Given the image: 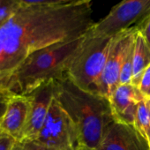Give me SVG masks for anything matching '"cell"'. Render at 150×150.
<instances>
[{
	"label": "cell",
	"mask_w": 150,
	"mask_h": 150,
	"mask_svg": "<svg viewBox=\"0 0 150 150\" xmlns=\"http://www.w3.org/2000/svg\"><path fill=\"white\" fill-rule=\"evenodd\" d=\"M93 1L21 6L0 27V71L13 72L34 52L84 36L96 23Z\"/></svg>",
	"instance_id": "obj_1"
},
{
	"label": "cell",
	"mask_w": 150,
	"mask_h": 150,
	"mask_svg": "<svg viewBox=\"0 0 150 150\" xmlns=\"http://www.w3.org/2000/svg\"><path fill=\"white\" fill-rule=\"evenodd\" d=\"M54 98L76 125L81 145L96 149L107 127L115 121L110 100L80 88L68 74L54 81Z\"/></svg>",
	"instance_id": "obj_2"
},
{
	"label": "cell",
	"mask_w": 150,
	"mask_h": 150,
	"mask_svg": "<svg viewBox=\"0 0 150 150\" xmlns=\"http://www.w3.org/2000/svg\"><path fill=\"white\" fill-rule=\"evenodd\" d=\"M85 35L50 45L31 54L13 71L20 95H28L42 85L66 75Z\"/></svg>",
	"instance_id": "obj_3"
},
{
	"label": "cell",
	"mask_w": 150,
	"mask_h": 150,
	"mask_svg": "<svg viewBox=\"0 0 150 150\" xmlns=\"http://www.w3.org/2000/svg\"><path fill=\"white\" fill-rule=\"evenodd\" d=\"M112 37L85 35L68 70L70 80L80 88L99 95L102 76Z\"/></svg>",
	"instance_id": "obj_4"
},
{
	"label": "cell",
	"mask_w": 150,
	"mask_h": 150,
	"mask_svg": "<svg viewBox=\"0 0 150 150\" xmlns=\"http://www.w3.org/2000/svg\"><path fill=\"white\" fill-rule=\"evenodd\" d=\"M36 140L55 150H79L82 146L78 128L54 98Z\"/></svg>",
	"instance_id": "obj_5"
},
{
	"label": "cell",
	"mask_w": 150,
	"mask_h": 150,
	"mask_svg": "<svg viewBox=\"0 0 150 150\" xmlns=\"http://www.w3.org/2000/svg\"><path fill=\"white\" fill-rule=\"evenodd\" d=\"M150 15V0H122L88 32L93 36L113 37L137 27Z\"/></svg>",
	"instance_id": "obj_6"
},
{
	"label": "cell",
	"mask_w": 150,
	"mask_h": 150,
	"mask_svg": "<svg viewBox=\"0 0 150 150\" xmlns=\"http://www.w3.org/2000/svg\"><path fill=\"white\" fill-rule=\"evenodd\" d=\"M138 28L124 30L112 37L99 88V95L108 99L120 85V74L126 54L134 42Z\"/></svg>",
	"instance_id": "obj_7"
},
{
	"label": "cell",
	"mask_w": 150,
	"mask_h": 150,
	"mask_svg": "<svg viewBox=\"0 0 150 150\" xmlns=\"http://www.w3.org/2000/svg\"><path fill=\"white\" fill-rule=\"evenodd\" d=\"M26 96L29 99L30 108L27 125L19 141L34 140L37 138L54 99V81L42 85Z\"/></svg>",
	"instance_id": "obj_8"
},
{
	"label": "cell",
	"mask_w": 150,
	"mask_h": 150,
	"mask_svg": "<svg viewBox=\"0 0 150 150\" xmlns=\"http://www.w3.org/2000/svg\"><path fill=\"white\" fill-rule=\"evenodd\" d=\"M94 150H150V145L134 126L113 121Z\"/></svg>",
	"instance_id": "obj_9"
},
{
	"label": "cell",
	"mask_w": 150,
	"mask_h": 150,
	"mask_svg": "<svg viewBox=\"0 0 150 150\" xmlns=\"http://www.w3.org/2000/svg\"><path fill=\"white\" fill-rule=\"evenodd\" d=\"M144 99L139 88L132 84L119 85L109 99L114 120L134 126L138 104Z\"/></svg>",
	"instance_id": "obj_10"
},
{
	"label": "cell",
	"mask_w": 150,
	"mask_h": 150,
	"mask_svg": "<svg viewBox=\"0 0 150 150\" xmlns=\"http://www.w3.org/2000/svg\"><path fill=\"white\" fill-rule=\"evenodd\" d=\"M29 108V99L27 96L18 94L13 96L0 124V129L19 141L28 122Z\"/></svg>",
	"instance_id": "obj_11"
},
{
	"label": "cell",
	"mask_w": 150,
	"mask_h": 150,
	"mask_svg": "<svg viewBox=\"0 0 150 150\" xmlns=\"http://www.w3.org/2000/svg\"><path fill=\"white\" fill-rule=\"evenodd\" d=\"M150 65V46L143 35L138 30L134 39L132 57V84L139 88L142 75Z\"/></svg>",
	"instance_id": "obj_12"
},
{
	"label": "cell",
	"mask_w": 150,
	"mask_h": 150,
	"mask_svg": "<svg viewBox=\"0 0 150 150\" xmlns=\"http://www.w3.org/2000/svg\"><path fill=\"white\" fill-rule=\"evenodd\" d=\"M134 128L148 142L149 144V133H150V117L146 103V99L142 100L139 104L135 115Z\"/></svg>",
	"instance_id": "obj_13"
},
{
	"label": "cell",
	"mask_w": 150,
	"mask_h": 150,
	"mask_svg": "<svg viewBox=\"0 0 150 150\" xmlns=\"http://www.w3.org/2000/svg\"><path fill=\"white\" fill-rule=\"evenodd\" d=\"M133 48L134 42L130 47L126 57L125 58L121 74H120V85L132 84V57H133Z\"/></svg>",
	"instance_id": "obj_14"
},
{
	"label": "cell",
	"mask_w": 150,
	"mask_h": 150,
	"mask_svg": "<svg viewBox=\"0 0 150 150\" xmlns=\"http://www.w3.org/2000/svg\"><path fill=\"white\" fill-rule=\"evenodd\" d=\"M21 6L17 0H0V27L6 23Z\"/></svg>",
	"instance_id": "obj_15"
},
{
	"label": "cell",
	"mask_w": 150,
	"mask_h": 150,
	"mask_svg": "<svg viewBox=\"0 0 150 150\" xmlns=\"http://www.w3.org/2000/svg\"><path fill=\"white\" fill-rule=\"evenodd\" d=\"M9 89L13 92L19 94V88L14 79L13 72L0 71V90Z\"/></svg>",
	"instance_id": "obj_16"
},
{
	"label": "cell",
	"mask_w": 150,
	"mask_h": 150,
	"mask_svg": "<svg viewBox=\"0 0 150 150\" xmlns=\"http://www.w3.org/2000/svg\"><path fill=\"white\" fill-rule=\"evenodd\" d=\"M13 150H55L37 142L36 140L17 141Z\"/></svg>",
	"instance_id": "obj_17"
},
{
	"label": "cell",
	"mask_w": 150,
	"mask_h": 150,
	"mask_svg": "<svg viewBox=\"0 0 150 150\" xmlns=\"http://www.w3.org/2000/svg\"><path fill=\"white\" fill-rule=\"evenodd\" d=\"M15 95H16V93H14L9 89L0 90V124H1V122L4 118V116L6 112L7 106H8L10 100Z\"/></svg>",
	"instance_id": "obj_18"
},
{
	"label": "cell",
	"mask_w": 150,
	"mask_h": 150,
	"mask_svg": "<svg viewBox=\"0 0 150 150\" xmlns=\"http://www.w3.org/2000/svg\"><path fill=\"white\" fill-rule=\"evenodd\" d=\"M22 6H54L71 2L73 0H17Z\"/></svg>",
	"instance_id": "obj_19"
},
{
	"label": "cell",
	"mask_w": 150,
	"mask_h": 150,
	"mask_svg": "<svg viewBox=\"0 0 150 150\" xmlns=\"http://www.w3.org/2000/svg\"><path fill=\"white\" fill-rule=\"evenodd\" d=\"M17 140L0 129V150H13Z\"/></svg>",
	"instance_id": "obj_20"
},
{
	"label": "cell",
	"mask_w": 150,
	"mask_h": 150,
	"mask_svg": "<svg viewBox=\"0 0 150 150\" xmlns=\"http://www.w3.org/2000/svg\"><path fill=\"white\" fill-rule=\"evenodd\" d=\"M139 88L140 92L146 97L148 93V90L150 88V65L146 69V71H144V73L142 75Z\"/></svg>",
	"instance_id": "obj_21"
},
{
	"label": "cell",
	"mask_w": 150,
	"mask_h": 150,
	"mask_svg": "<svg viewBox=\"0 0 150 150\" xmlns=\"http://www.w3.org/2000/svg\"><path fill=\"white\" fill-rule=\"evenodd\" d=\"M136 28L143 35L146 41L147 42V43L150 46V15L143 22H141L139 25H138Z\"/></svg>",
	"instance_id": "obj_22"
},
{
	"label": "cell",
	"mask_w": 150,
	"mask_h": 150,
	"mask_svg": "<svg viewBox=\"0 0 150 150\" xmlns=\"http://www.w3.org/2000/svg\"><path fill=\"white\" fill-rule=\"evenodd\" d=\"M146 107H147L148 113H149V117H150V97L146 98Z\"/></svg>",
	"instance_id": "obj_23"
},
{
	"label": "cell",
	"mask_w": 150,
	"mask_h": 150,
	"mask_svg": "<svg viewBox=\"0 0 150 150\" xmlns=\"http://www.w3.org/2000/svg\"><path fill=\"white\" fill-rule=\"evenodd\" d=\"M79 150H91V149H89V148H88V147H86V146H81L80 147Z\"/></svg>",
	"instance_id": "obj_24"
},
{
	"label": "cell",
	"mask_w": 150,
	"mask_h": 150,
	"mask_svg": "<svg viewBox=\"0 0 150 150\" xmlns=\"http://www.w3.org/2000/svg\"><path fill=\"white\" fill-rule=\"evenodd\" d=\"M149 97H150V88H149V90H148V93H147V95H146V98H149Z\"/></svg>",
	"instance_id": "obj_25"
},
{
	"label": "cell",
	"mask_w": 150,
	"mask_h": 150,
	"mask_svg": "<svg viewBox=\"0 0 150 150\" xmlns=\"http://www.w3.org/2000/svg\"><path fill=\"white\" fill-rule=\"evenodd\" d=\"M149 145H150V133H149Z\"/></svg>",
	"instance_id": "obj_26"
}]
</instances>
